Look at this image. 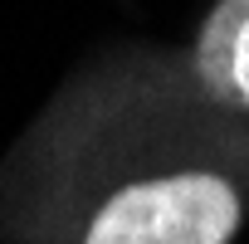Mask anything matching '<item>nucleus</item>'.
I'll use <instances>...</instances> for the list:
<instances>
[{
  "mask_svg": "<svg viewBox=\"0 0 249 244\" xmlns=\"http://www.w3.org/2000/svg\"><path fill=\"white\" fill-rule=\"evenodd\" d=\"M239 195L205 171L117 191L88 229V244H230Z\"/></svg>",
  "mask_w": 249,
  "mask_h": 244,
  "instance_id": "1",
  "label": "nucleus"
},
{
  "mask_svg": "<svg viewBox=\"0 0 249 244\" xmlns=\"http://www.w3.org/2000/svg\"><path fill=\"white\" fill-rule=\"evenodd\" d=\"M196 69L220 103L249 107V0H220L205 15Z\"/></svg>",
  "mask_w": 249,
  "mask_h": 244,
  "instance_id": "2",
  "label": "nucleus"
}]
</instances>
